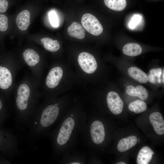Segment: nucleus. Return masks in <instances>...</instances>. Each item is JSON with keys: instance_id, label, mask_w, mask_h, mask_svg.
<instances>
[{"instance_id": "f257e3e1", "label": "nucleus", "mask_w": 164, "mask_h": 164, "mask_svg": "<svg viewBox=\"0 0 164 164\" xmlns=\"http://www.w3.org/2000/svg\"><path fill=\"white\" fill-rule=\"evenodd\" d=\"M86 115L80 110L67 111L54 128L49 132L46 136L50 140L54 157H61L75 151Z\"/></svg>"}, {"instance_id": "f03ea898", "label": "nucleus", "mask_w": 164, "mask_h": 164, "mask_svg": "<svg viewBox=\"0 0 164 164\" xmlns=\"http://www.w3.org/2000/svg\"><path fill=\"white\" fill-rule=\"evenodd\" d=\"M55 102L35 110L25 127L29 129L27 139L35 140L46 136L66 113Z\"/></svg>"}, {"instance_id": "7ed1b4c3", "label": "nucleus", "mask_w": 164, "mask_h": 164, "mask_svg": "<svg viewBox=\"0 0 164 164\" xmlns=\"http://www.w3.org/2000/svg\"><path fill=\"white\" fill-rule=\"evenodd\" d=\"M80 135L90 150L95 146L102 144L104 142L106 135L104 125L101 121L87 115Z\"/></svg>"}, {"instance_id": "20e7f679", "label": "nucleus", "mask_w": 164, "mask_h": 164, "mask_svg": "<svg viewBox=\"0 0 164 164\" xmlns=\"http://www.w3.org/2000/svg\"><path fill=\"white\" fill-rule=\"evenodd\" d=\"M81 22L84 28L91 34L97 36L103 31V29L97 18L90 13H86L82 16Z\"/></svg>"}, {"instance_id": "39448f33", "label": "nucleus", "mask_w": 164, "mask_h": 164, "mask_svg": "<svg viewBox=\"0 0 164 164\" xmlns=\"http://www.w3.org/2000/svg\"><path fill=\"white\" fill-rule=\"evenodd\" d=\"M121 65L122 66L120 65L118 66V67L131 79L140 84L148 83V77L147 73L140 68L134 65Z\"/></svg>"}, {"instance_id": "423d86ee", "label": "nucleus", "mask_w": 164, "mask_h": 164, "mask_svg": "<svg viewBox=\"0 0 164 164\" xmlns=\"http://www.w3.org/2000/svg\"><path fill=\"white\" fill-rule=\"evenodd\" d=\"M78 61L82 70L87 73H94L97 68V63L95 57L89 53L83 52L80 53Z\"/></svg>"}, {"instance_id": "0eeeda50", "label": "nucleus", "mask_w": 164, "mask_h": 164, "mask_svg": "<svg viewBox=\"0 0 164 164\" xmlns=\"http://www.w3.org/2000/svg\"><path fill=\"white\" fill-rule=\"evenodd\" d=\"M106 101L108 107L112 113L116 115L122 112L124 103L117 91H111L108 92L106 95Z\"/></svg>"}, {"instance_id": "6e6552de", "label": "nucleus", "mask_w": 164, "mask_h": 164, "mask_svg": "<svg viewBox=\"0 0 164 164\" xmlns=\"http://www.w3.org/2000/svg\"><path fill=\"white\" fill-rule=\"evenodd\" d=\"M124 90L129 96L137 97L142 100H146L149 97L147 89L142 85L126 83L124 85Z\"/></svg>"}, {"instance_id": "1a4fd4ad", "label": "nucleus", "mask_w": 164, "mask_h": 164, "mask_svg": "<svg viewBox=\"0 0 164 164\" xmlns=\"http://www.w3.org/2000/svg\"><path fill=\"white\" fill-rule=\"evenodd\" d=\"M148 83L153 87H163L164 84V69L163 67H155L151 68L147 73Z\"/></svg>"}, {"instance_id": "9d476101", "label": "nucleus", "mask_w": 164, "mask_h": 164, "mask_svg": "<svg viewBox=\"0 0 164 164\" xmlns=\"http://www.w3.org/2000/svg\"><path fill=\"white\" fill-rule=\"evenodd\" d=\"M87 157L84 154L75 151L65 154L58 160L61 164H84L87 162Z\"/></svg>"}, {"instance_id": "9b49d317", "label": "nucleus", "mask_w": 164, "mask_h": 164, "mask_svg": "<svg viewBox=\"0 0 164 164\" xmlns=\"http://www.w3.org/2000/svg\"><path fill=\"white\" fill-rule=\"evenodd\" d=\"M63 75L62 69L56 67L52 68L49 73L46 81L47 87L51 89L55 88L59 83Z\"/></svg>"}, {"instance_id": "f8f14e48", "label": "nucleus", "mask_w": 164, "mask_h": 164, "mask_svg": "<svg viewBox=\"0 0 164 164\" xmlns=\"http://www.w3.org/2000/svg\"><path fill=\"white\" fill-rule=\"evenodd\" d=\"M149 119L155 132L159 135L163 134L164 120L162 114L158 112H155L150 114Z\"/></svg>"}, {"instance_id": "ddd939ff", "label": "nucleus", "mask_w": 164, "mask_h": 164, "mask_svg": "<svg viewBox=\"0 0 164 164\" xmlns=\"http://www.w3.org/2000/svg\"><path fill=\"white\" fill-rule=\"evenodd\" d=\"M12 82V77L10 70L6 67L0 65V88L8 89Z\"/></svg>"}, {"instance_id": "4468645a", "label": "nucleus", "mask_w": 164, "mask_h": 164, "mask_svg": "<svg viewBox=\"0 0 164 164\" xmlns=\"http://www.w3.org/2000/svg\"><path fill=\"white\" fill-rule=\"evenodd\" d=\"M30 15L27 10L21 12L16 18V23L18 28L21 30L25 31L28 28L30 24Z\"/></svg>"}, {"instance_id": "2eb2a0df", "label": "nucleus", "mask_w": 164, "mask_h": 164, "mask_svg": "<svg viewBox=\"0 0 164 164\" xmlns=\"http://www.w3.org/2000/svg\"><path fill=\"white\" fill-rule=\"evenodd\" d=\"M67 32L70 36L79 39H83L85 37L84 28L79 23L74 22L68 27Z\"/></svg>"}, {"instance_id": "dca6fc26", "label": "nucleus", "mask_w": 164, "mask_h": 164, "mask_svg": "<svg viewBox=\"0 0 164 164\" xmlns=\"http://www.w3.org/2000/svg\"><path fill=\"white\" fill-rule=\"evenodd\" d=\"M154 154L152 149L147 146L143 147L140 150L137 158L138 164H148Z\"/></svg>"}, {"instance_id": "f3484780", "label": "nucleus", "mask_w": 164, "mask_h": 164, "mask_svg": "<svg viewBox=\"0 0 164 164\" xmlns=\"http://www.w3.org/2000/svg\"><path fill=\"white\" fill-rule=\"evenodd\" d=\"M23 57L26 63L30 67L35 66L40 60L39 54L31 49H26L23 53Z\"/></svg>"}, {"instance_id": "a211bd4d", "label": "nucleus", "mask_w": 164, "mask_h": 164, "mask_svg": "<svg viewBox=\"0 0 164 164\" xmlns=\"http://www.w3.org/2000/svg\"><path fill=\"white\" fill-rule=\"evenodd\" d=\"M137 143V138L134 135L129 136L121 139L118 142L117 148L119 152L126 151L135 145Z\"/></svg>"}, {"instance_id": "6ab92c4d", "label": "nucleus", "mask_w": 164, "mask_h": 164, "mask_svg": "<svg viewBox=\"0 0 164 164\" xmlns=\"http://www.w3.org/2000/svg\"><path fill=\"white\" fill-rule=\"evenodd\" d=\"M122 52L125 55L129 56H135L140 55L142 52L141 46L136 43H129L124 45Z\"/></svg>"}, {"instance_id": "aec40b11", "label": "nucleus", "mask_w": 164, "mask_h": 164, "mask_svg": "<svg viewBox=\"0 0 164 164\" xmlns=\"http://www.w3.org/2000/svg\"><path fill=\"white\" fill-rule=\"evenodd\" d=\"M41 42L43 44L44 48L50 52H55L60 48L59 43L56 40H53L48 37L42 38L40 40Z\"/></svg>"}, {"instance_id": "412c9836", "label": "nucleus", "mask_w": 164, "mask_h": 164, "mask_svg": "<svg viewBox=\"0 0 164 164\" xmlns=\"http://www.w3.org/2000/svg\"><path fill=\"white\" fill-rule=\"evenodd\" d=\"M104 3L110 9L117 11L123 10L127 5L126 0H104Z\"/></svg>"}, {"instance_id": "4be33fe9", "label": "nucleus", "mask_w": 164, "mask_h": 164, "mask_svg": "<svg viewBox=\"0 0 164 164\" xmlns=\"http://www.w3.org/2000/svg\"><path fill=\"white\" fill-rule=\"evenodd\" d=\"M146 103L141 100H136L130 102L128 104V108L131 111L138 114L145 111L147 109Z\"/></svg>"}, {"instance_id": "5701e85b", "label": "nucleus", "mask_w": 164, "mask_h": 164, "mask_svg": "<svg viewBox=\"0 0 164 164\" xmlns=\"http://www.w3.org/2000/svg\"><path fill=\"white\" fill-rule=\"evenodd\" d=\"M49 17L50 23L53 27H57L59 25V20L56 12L52 11L49 13Z\"/></svg>"}, {"instance_id": "b1692460", "label": "nucleus", "mask_w": 164, "mask_h": 164, "mask_svg": "<svg viewBox=\"0 0 164 164\" xmlns=\"http://www.w3.org/2000/svg\"><path fill=\"white\" fill-rule=\"evenodd\" d=\"M8 27V19L5 15L0 14V31L4 32Z\"/></svg>"}, {"instance_id": "393cba45", "label": "nucleus", "mask_w": 164, "mask_h": 164, "mask_svg": "<svg viewBox=\"0 0 164 164\" xmlns=\"http://www.w3.org/2000/svg\"><path fill=\"white\" fill-rule=\"evenodd\" d=\"M9 3L7 0H0V13H3L7 10Z\"/></svg>"}, {"instance_id": "a878e982", "label": "nucleus", "mask_w": 164, "mask_h": 164, "mask_svg": "<svg viewBox=\"0 0 164 164\" xmlns=\"http://www.w3.org/2000/svg\"><path fill=\"white\" fill-rule=\"evenodd\" d=\"M139 15H135L132 19L130 23V26L131 28H133L134 26H135L137 23L138 22L139 19H140V17H139Z\"/></svg>"}, {"instance_id": "bb28decb", "label": "nucleus", "mask_w": 164, "mask_h": 164, "mask_svg": "<svg viewBox=\"0 0 164 164\" xmlns=\"http://www.w3.org/2000/svg\"><path fill=\"white\" fill-rule=\"evenodd\" d=\"M3 104L1 99H0V111L2 110L3 107Z\"/></svg>"}, {"instance_id": "cd10ccee", "label": "nucleus", "mask_w": 164, "mask_h": 164, "mask_svg": "<svg viewBox=\"0 0 164 164\" xmlns=\"http://www.w3.org/2000/svg\"><path fill=\"white\" fill-rule=\"evenodd\" d=\"M117 164H126V163L123 162H120L117 163Z\"/></svg>"}, {"instance_id": "c85d7f7f", "label": "nucleus", "mask_w": 164, "mask_h": 164, "mask_svg": "<svg viewBox=\"0 0 164 164\" xmlns=\"http://www.w3.org/2000/svg\"><path fill=\"white\" fill-rule=\"evenodd\" d=\"M140 142V139H137V142Z\"/></svg>"}]
</instances>
